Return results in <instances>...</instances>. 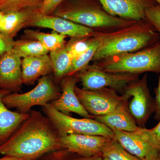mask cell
Masks as SVG:
<instances>
[{
  "label": "cell",
  "instance_id": "6da1fadb",
  "mask_svg": "<svg viewBox=\"0 0 160 160\" xmlns=\"http://www.w3.org/2000/svg\"><path fill=\"white\" fill-rule=\"evenodd\" d=\"M63 148L59 135L48 118L41 112L31 110L28 118L0 146V154L37 160Z\"/></svg>",
  "mask_w": 160,
  "mask_h": 160
},
{
  "label": "cell",
  "instance_id": "7a4b0ae2",
  "mask_svg": "<svg viewBox=\"0 0 160 160\" xmlns=\"http://www.w3.org/2000/svg\"><path fill=\"white\" fill-rule=\"evenodd\" d=\"M99 46L92 61L138 51L160 41V35L146 20L115 29L94 30Z\"/></svg>",
  "mask_w": 160,
  "mask_h": 160
},
{
  "label": "cell",
  "instance_id": "3957f363",
  "mask_svg": "<svg viewBox=\"0 0 160 160\" xmlns=\"http://www.w3.org/2000/svg\"><path fill=\"white\" fill-rule=\"evenodd\" d=\"M52 15L94 30L115 29L136 22L111 15L98 0H65Z\"/></svg>",
  "mask_w": 160,
  "mask_h": 160
},
{
  "label": "cell",
  "instance_id": "277c9868",
  "mask_svg": "<svg viewBox=\"0 0 160 160\" xmlns=\"http://www.w3.org/2000/svg\"><path fill=\"white\" fill-rule=\"evenodd\" d=\"M94 66L113 73H160V41L138 51L112 56L93 62Z\"/></svg>",
  "mask_w": 160,
  "mask_h": 160
},
{
  "label": "cell",
  "instance_id": "5b68a950",
  "mask_svg": "<svg viewBox=\"0 0 160 160\" xmlns=\"http://www.w3.org/2000/svg\"><path fill=\"white\" fill-rule=\"evenodd\" d=\"M42 107L43 113L60 136L70 134H87L114 138V133L111 129L93 118L72 117L58 111L50 103Z\"/></svg>",
  "mask_w": 160,
  "mask_h": 160
},
{
  "label": "cell",
  "instance_id": "8992f818",
  "mask_svg": "<svg viewBox=\"0 0 160 160\" xmlns=\"http://www.w3.org/2000/svg\"><path fill=\"white\" fill-rule=\"evenodd\" d=\"M61 93L48 75L40 78L36 86L30 91L8 93L3 98V101L8 108H15L21 113H29L33 106L43 107L58 99Z\"/></svg>",
  "mask_w": 160,
  "mask_h": 160
},
{
  "label": "cell",
  "instance_id": "52a82bcc",
  "mask_svg": "<svg viewBox=\"0 0 160 160\" xmlns=\"http://www.w3.org/2000/svg\"><path fill=\"white\" fill-rule=\"evenodd\" d=\"M122 95L138 126L145 128L148 120L154 113L155 106V100L148 87L147 75L129 84Z\"/></svg>",
  "mask_w": 160,
  "mask_h": 160
},
{
  "label": "cell",
  "instance_id": "ba28073f",
  "mask_svg": "<svg viewBox=\"0 0 160 160\" xmlns=\"http://www.w3.org/2000/svg\"><path fill=\"white\" fill-rule=\"evenodd\" d=\"M76 74L82 88L89 90L110 88L118 92H123L129 84L139 79L138 75L108 72L99 69L92 64Z\"/></svg>",
  "mask_w": 160,
  "mask_h": 160
},
{
  "label": "cell",
  "instance_id": "9c48e42d",
  "mask_svg": "<svg viewBox=\"0 0 160 160\" xmlns=\"http://www.w3.org/2000/svg\"><path fill=\"white\" fill-rule=\"evenodd\" d=\"M75 90L81 104L92 118L108 114L123 102L122 95L110 88L89 90L76 86Z\"/></svg>",
  "mask_w": 160,
  "mask_h": 160
},
{
  "label": "cell",
  "instance_id": "30bf717a",
  "mask_svg": "<svg viewBox=\"0 0 160 160\" xmlns=\"http://www.w3.org/2000/svg\"><path fill=\"white\" fill-rule=\"evenodd\" d=\"M112 139L93 135L70 134L60 136V142L64 149L83 157L102 155Z\"/></svg>",
  "mask_w": 160,
  "mask_h": 160
},
{
  "label": "cell",
  "instance_id": "8fae6325",
  "mask_svg": "<svg viewBox=\"0 0 160 160\" xmlns=\"http://www.w3.org/2000/svg\"><path fill=\"white\" fill-rule=\"evenodd\" d=\"M29 26L48 28L71 38L93 36L94 29L54 15H43L39 12Z\"/></svg>",
  "mask_w": 160,
  "mask_h": 160
},
{
  "label": "cell",
  "instance_id": "7c38bea8",
  "mask_svg": "<svg viewBox=\"0 0 160 160\" xmlns=\"http://www.w3.org/2000/svg\"><path fill=\"white\" fill-rule=\"evenodd\" d=\"M21 58L12 48L0 56V89L18 92L22 85Z\"/></svg>",
  "mask_w": 160,
  "mask_h": 160
},
{
  "label": "cell",
  "instance_id": "4fadbf2b",
  "mask_svg": "<svg viewBox=\"0 0 160 160\" xmlns=\"http://www.w3.org/2000/svg\"><path fill=\"white\" fill-rule=\"evenodd\" d=\"M78 82L76 74L63 78L61 80L62 91L59 97L49 103L64 114L70 115L73 112L82 118H93L84 108L76 93L75 89Z\"/></svg>",
  "mask_w": 160,
  "mask_h": 160
},
{
  "label": "cell",
  "instance_id": "5bb4252c",
  "mask_svg": "<svg viewBox=\"0 0 160 160\" xmlns=\"http://www.w3.org/2000/svg\"><path fill=\"white\" fill-rule=\"evenodd\" d=\"M104 9L113 16L130 21L146 20V9L157 4L154 0H98Z\"/></svg>",
  "mask_w": 160,
  "mask_h": 160
},
{
  "label": "cell",
  "instance_id": "9a60e30c",
  "mask_svg": "<svg viewBox=\"0 0 160 160\" xmlns=\"http://www.w3.org/2000/svg\"><path fill=\"white\" fill-rule=\"evenodd\" d=\"M114 139L129 153L143 160H153L160 154V149L136 131L113 129Z\"/></svg>",
  "mask_w": 160,
  "mask_h": 160
},
{
  "label": "cell",
  "instance_id": "2e32d148",
  "mask_svg": "<svg viewBox=\"0 0 160 160\" xmlns=\"http://www.w3.org/2000/svg\"><path fill=\"white\" fill-rule=\"evenodd\" d=\"M8 93L0 89V146L9 139L29 116V113L11 111L5 105L3 99Z\"/></svg>",
  "mask_w": 160,
  "mask_h": 160
},
{
  "label": "cell",
  "instance_id": "e0dca14e",
  "mask_svg": "<svg viewBox=\"0 0 160 160\" xmlns=\"http://www.w3.org/2000/svg\"><path fill=\"white\" fill-rule=\"evenodd\" d=\"M39 13L38 9H27L4 13L0 32L13 39L20 30L29 26Z\"/></svg>",
  "mask_w": 160,
  "mask_h": 160
},
{
  "label": "cell",
  "instance_id": "ac0fdd59",
  "mask_svg": "<svg viewBox=\"0 0 160 160\" xmlns=\"http://www.w3.org/2000/svg\"><path fill=\"white\" fill-rule=\"evenodd\" d=\"M93 118L112 130L134 132L139 127L130 114L126 102L123 100L122 102L111 112L105 115L94 117Z\"/></svg>",
  "mask_w": 160,
  "mask_h": 160
},
{
  "label": "cell",
  "instance_id": "d6986e66",
  "mask_svg": "<svg viewBox=\"0 0 160 160\" xmlns=\"http://www.w3.org/2000/svg\"><path fill=\"white\" fill-rule=\"evenodd\" d=\"M22 70L23 84H33L40 78L52 72L50 57L45 54L24 58L22 61Z\"/></svg>",
  "mask_w": 160,
  "mask_h": 160
},
{
  "label": "cell",
  "instance_id": "ffe728a7",
  "mask_svg": "<svg viewBox=\"0 0 160 160\" xmlns=\"http://www.w3.org/2000/svg\"><path fill=\"white\" fill-rule=\"evenodd\" d=\"M24 35L26 38L38 41L49 52L55 51L65 46L67 37L54 31L51 33H45L33 29H26Z\"/></svg>",
  "mask_w": 160,
  "mask_h": 160
},
{
  "label": "cell",
  "instance_id": "44dd1931",
  "mask_svg": "<svg viewBox=\"0 0 160 160\" xmlns=\"http://www.w3.org/2000/svg\"><path fill=\"white\" fill-rule=\"evenodd\" d=\"M49 52L55 77L58 80L62 79L69 73L73 59L66 49L65 45L58 50Z\"/></svg>",
  "mask_w": 160,
  "mask_h": 160
},
{
  "label": "cell",
  "instance_id": "7402d4cb",
  "mask_svg": "<svg viewBox=\"0 0 160 160\" xmlns=\"http://www.w3.org/2000/svg\"><path fill=\"white\" fill-rule=\"evenodd\" d=\"M14 41L12 49L21 58L47 54L49 51L36 40L26 38Z\"/></svg>",
  "mask_w": 160,
  "mask_h": 160
},
{
  "label": "cell",
  "instance_id": "603a6c76",
  "mask_svg": "<svg viewBox=\"0 0 160 160\" xmlns=\"http://www.w3.org/2000/svg\"><path fill=\"white\" fill-rule=\"evenodd\" d=\"M102 157L103 160H143L129 153L114 138L106 146Z\"/></svg>",
  "mask_w": 160,
  "mask_h": 160
},
{
  "label": "cell",
  "instance_id": "cb8c5ba5",
  "mask_svg": "<svg viewBox=\"0 0 160 160\" xmlns=\"http://www.w3.org/2000/svg\"><path fill=\"white\" fill-rule=\"evenodd\" d=\"M99 46L98 39L93 37L91 45L86 52L72 60L71 69L67 76L73 75L82 70L92 61Z\"/></svg>",
  "mask_w": 160,
  "mask_h": 160
},
{
  "label": "cell",
  "instance_id": "d4e9b609",
  "mask_svg": "<svg viewBox=\"0 0 160 160\" xmlns=\"http://www.w3.org/2000/svg\"><path fill=\"white\" fill-rule=\"evenodd\" d=\"M42 0H0V12L3 13L27 9H39Z\"/></svg>",
  "mask_w": 160,
  "mask_h": 160
},
{
  "label": "cell",
  "instance_id": "484cf974",
  "mask_svg": "<svg viewBox=\"0 0 160 160\" xmlns=\"http://www.w3.org/2000/svg\"><path fill=\"white\" fill-rule=\"evenodd\" d=\"M93 40L89 37L71 38L65 46L72 59L79 56L89 48Z\"/></svg>",
  "mask_w": 160,
  "mask_h": 160
},
{
  "label": "cell",
  "instance_id": "4316f807",
  "mask_svg": "<svg viewBox=\"0 0 160 160\" xmlns=\"http://www.w3.org/2000/svg\"><path fill=\"white\" fill-rule=\"evenodd\" d=\"M136 131L154 146L160 149V119L158 123L153 128L148 129L145 127H139Z\"/></svg>",
  "mask_w": 160,
  "mask_h": 160
},
{
  "label": "cell",
  "instance_id": "83f0119b",
  "mask_svg": "<svg viewBox=\"0 0 160 160\" xmlns=\"http://www.w3.org/2000/svg\"><path fill=\"white\" fill-rule=\"evenodd\" d=\"M146 21L160 35V6L158 4L148 7L145 12Z\"/></svg>",
  "mask_w": 160,
  "mask_h": 160
},
{
  "label": "cell",
  "instance_id": "f1b7e54d",
  "mask_svg": "<svg viewBox=\"0 0 160 160\" xmlns=\"http://www.w3.org/2000/svg\"><path fill=\"white\" fill-rule=\"evenodd\" d=\"M65 0H42L39 11L42 14L52 15L56 9Z\"/></svg>",
  "mask_w": 160,
  "mask_h": 160
},
{
  "label": "cell",
  "instance_id": "f546056e",
  "mask_svg": "<svg viewBox=\"0 0 160 160\" xmlns=\"http://www.w3.org/2000/svg\"><path fill=\"white\" fill-rule=\"evenodd\" d=\"M71 152L67 149H58L44 155L37 160H66Z\"/></svg>",
  "mask_w": 160,
  "mask_h": 160
},
{
  "label": "cell",
  "instance_id": "4dcf8cb0",
  "mask_svg": "<svg viewBox=\"0 0 160 160\" xmlns=\"http://www.w3.org/2000/svg\"><path fill=\"white\" fill-rule=\"evenodd\" d=\"M14 40L0 32V56L11 49Z\"/></svg>",
  "mask_w": 160,
  "mask_h": 160
},
{
  "label": "cell",
  "instance_id": "1f68e13d",
  "mask_svg": "<svg viewBox=\"0 0 160 160\" xmlns=\"http://www.w3.org/2000/svg\"><path fill=\"white\" fill-rule=\"evenodd\" d=\"M155 98V111L154 118L159 121L160 119V77L159 76L158 83L157 87L154 89Z\"/></svg>",
  "mask_w": 160,
  "mask_h": 160
},
{
  "label": "cell",
  "instance_id": "d6a6232c",
  "mask_svg": "<svg viewBox=\"0 0 160 160\" xmlns=\"http://www.w3.org/2000/svg\"><path fill=\"white\" fill-rule=\"evenodd\" d=\"M66 160H103L102 155L95 156L90 157H83L71 153L66 158Z\"/></svg>",
  "mask_w": 160,
  "mask_h": 160
},
{
  "label": "cell",
  "instance_id": "836d02e7",
  "mask_svg": "<svg viewBox=\"0 0 160 160\" xmlns=\"http://www.w3.org/2000/svg\"><path fill=\"white\" fill-rule=\"evenodd\" d=\"M0 160H26L24 159L10 156L4 155L2 157L0 158Z\"/></svg>",
  "mask_w": 160,
  "mask_h": 160
},
{
  "label": "cell",
  "instance_id": "e575fe53",
  "mask_svg": "<svg viewBox=\"0 0 160 160\" xmlns=\"http://www.w3.org/2000/svg\"><path fill=\"white\" fill-rule=\"evenodd\" d=\"M4 13L3 12H0V26H1V22H2V18L3 15H4Z\"/></svg>",
  "mask_w": 160,
  "mask_h": 160
},
{
  "label": "cell",
  "instance_id": "d590c367",
  "mask_svg": "<svg viewBox=\"0 0 160 160\" xmlns=\"http://www.w3.org/2000/svg\"><path fill=\"white\" fill-rule=\"evenodd\" d=\"M153 160H160V154L156 158H155L154 159H153Z\"/></svg>",
  "mask_w": 160,
  "mask_h": 160
},
{
  "label": "cell",
  "instance_id": "8d00e7d4",
  "mask_svg": "<svg viewBox=\"0 0 160 160\" xmlns=\"http://www.w3.org/2000/svg\"><path fill=\"white\" fill-rule=\"evenodd\" d=\"M154 1L156 2L158 5H159L160 6V0H154Z\"/></svg>",
  "mask_w": 160,
  "mask_h": 160
}]
</instances>
